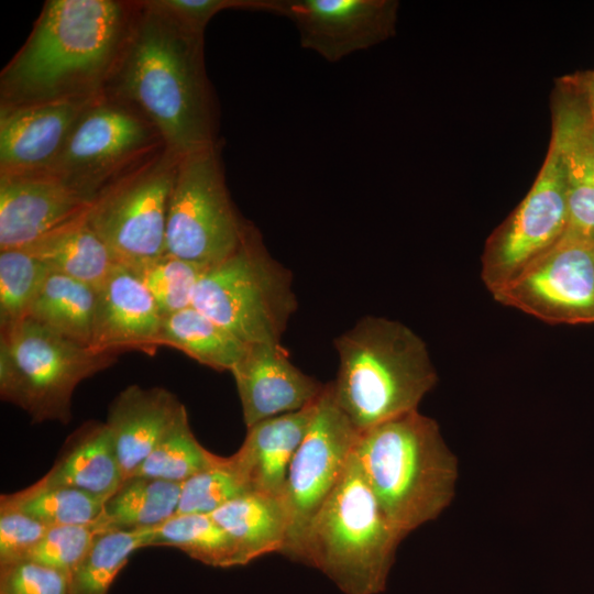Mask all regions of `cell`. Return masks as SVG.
<instances>
[{
  "mask_svg": "<svg viewBox=\"0 0 594 594\" xmlns=\"http://www.w3.org/2000/svg\"><path fill=\"white\" fill-rule=\"evenodd\" d=\"M193 306L252 344L280 342L297 301L290 273L271 256L250 224L238 249L205 270Z\"/></svg>",
  "mask_w": 594,
  "mask_h": 594,
  "instance_id": "6",
  "label": "cell"
},
{
  "mask_svg": "<svg viewBox=\"0 0 594 594\" xmlns=\"http://www.w3.org/2000/svg\"><path fill=\"white\" fill-rule=\"evenodd\" d=\"M103 95L143 117L180 156L218 142L204 34L150 0L134 1L129 33Z\"/></svg>",
  "mask_w": 594,
  "mask_h": 594,
  "instance_id": "1",
  "label": "cell"
},
{
  "mask_svg": "<svg viewBox=\"0 0 594 594\" xmlns=\"http://www.w3.org/2000/svg\"><path fill=\"white\" fill-rule=\"evenodd\" d=\"M96 99L0 106V175L46 173Z\"/></svg>",
  "mask_w": 594,
  "mask_h": 594,
  "instance_id": "15",
  "label": "cell"
},
{
  "mask_svg": "<svg viewBox=\"0 0 594 594\" xmlns=\"http://www.w3.org/2000/svg\"><path fill=\"white\" fill-rule=\"evenodd\" d=\"M96 292L90 349L116 355L125 351L154 354L161 346L163 316L138 276L118 263Z\"/></svg>",
  "mask_w": 594,
  "mask_h": 594,
  "instance_id": "17",
  "label": "cell"
},
{
  "mask_svg": "<svg viewBox=\"0 0 594 594\" xmlns=\"http://www.w3.org/2000/svg\"><path fill=\"white\" fill-rule=\"evenodd\" d=\"M245 493L246 485L229 457H221L212 466L182 482L175 515L212 514L226 503Z\"/></svg>",
  "mask_w": 594,
  "mask_h": 594,
  "instance_id": "34",
  "label": "cell"
},
{
  "mask_svg": "<svg viewBox=\"0 0 594 594\" xmlns=\"http://www.w3.org/2000/svg\"><path fill=\"white\" fill-rule=\"evenodd\" d=\"M160 345L182 351L213 370L231 371L248 344L190 306L163 318Z\"/></svg>",
  "mask_w": 594,
  "mask_h": 594,
  "instance_id": "26",
  "label": "cell"
},
{
  "mask_svg": "<svg viewBox=\"0 0 594 594\" xmlns=\"http://www.w3.org/2000/svg\"><path fill=\"white\" fill-rule=\"evenodd\" d=\"M134 1L48 0L0 75V106L103 95L125 43Z\"/></svg>",
  "mask_w": 594,
  "mask_h": 594,
  "instance_id": "2",
  "label": "cell"
},
{
  "mask_svg": "<svg viewBox=\"0 0 594 594\" xmlns=\"http://www.w3.org/2000/svg\"><path fill=\"white\" fill-rule=\"evenodd\" d=\"M116 354L98 353L26 318L0 333V396L33 422L72 419V397L86 378L111 366Z\"/></svg>",
  "mask_w": 594,
  "mask_h": 594,
  "instance_id": "7",
  "label": "cell"
},
{
  "mask_svg": "<svg viewBox=\"0 0 594 594\" xmlns=\"http://www.w3.org/2000/svg\"><path fill=\"white\" fill-rule=\"evenodd\" d=\"M246 427L315 403L324 385L295 366L280 342L248 344L230 371Z\"/></svg>",
  "mask_w": 594,
  "mask_h": 594,
  "instance_id": "16",
  "label": "cell"
},
{
  "mask_svg": "<svg viewBox=\"0 0 594 594\" xmlns=\"http://www.w3.org/2000/svg\"><path fill=\"white\" fill-rule=\"evenodd\" d=\"M124 481L112 437L106 425L89 420L65 441L44 485L68 486L107 499Z\"/></svg>",
  "mask_w": 594,
  "mask_h": 594,
  "instance_id": "22",
  "label": "cell"
},
{
  "mask_svg": "<svg viewBox=\"0 0 594 594\" xmlns=\"http://www.w3.org/2000/svg\"><path fill=\"white\" fill-rule=\"evenodd\" d=\"M568 227L566 176L558 143L518 207L491 234L482 255V280L493 295L550 249Z\"/></svg>",
  "mask_w": 594,
  "mask_h": 594,
  "instance_id": "11",
  "label": "cell"
},
{
  "mask_svg": "<svg viewBox=\"0 0 594 594\" xmlns=\"http://www.w3.org/2000/svg\"><path fill=\"white\" fill-rule=\"evenodd\" d=\"M153 6L187 28L202 33L218 12L227 9L266 11L278 14L280 0H150Z\"/></svg>",
  "mask_w": 594,
  "mask_h": 594,
  "instance_id": "37",
  "label": "cell"
},
{
  "mask_svg": "<svg viewBox=\"0 0 594 594\" xmlns=\"http://www.w3.org/2000/svg\"><path fill=\"white\" fill-rule=\"evenodd\" d=\"M560 148L568 191V227L594 240V117L576 98H561L552 119V135Z\"/></svg>",
  "mask_w": 594,
  "mask_h": 594,
  "instance_id": "21",
  "label": "cell"
},
{
  "mask_svg": "<svg viewBox=\"0 0 594 594\" xmlns=\"http://www.w3.org/2000/svg\"><path fill=\"white\" fill-rule=\"evenodd\" d=\"M97 531L92 525L50 527L25 560L57 569L70 576L91 546Z\"/></svg>",
  "mask_w": 594,
  "mask_h": 594,
  "instance_id": "35",
  "label": "cell"
},
{
  "mask_svg": "<svg viewBox=\"0 0 594 594\" xmlns=\"http://www.w3.org/2000/svg\"><path fill=\"white\" fill-rule=\"evenodd\" d=\"M354 452L387 519L405 538L451 504L458 459L439 425L418 410L360 433Z\"/></svg>",
  "mask_w": 594,
  "mask_h": 594,
  "instance_id": "4",
  "label": "cell"
},
{
  "mask_svg": "<svg viewBox=\"0 0 594 594\" xmlns=\"http://www.w3.org/2000/svg\"><path fill=\"white\" fill-rule=\"evenodd\" d=\"M127 267L150 292L163 318L193 306L197 284L207 268L167 253Z\"/></svg>",
  "mask_w": 594,
  "mask_h": 594,
  "instance_id": "33",
  "label": "cell"
},
{
  "mask_svg": "<svg viewBox=\"0 0 594 594\" xmlns=\"http://www.w3.org/2000/svg\"><path fill=\"white\" fill-rule=\"evenodd\" d=\"M360 432L334 402L330 383L318 399L309 429L289 465L284 502L289 518L286 557L300 562L312 518L341 477Z\"/></svg>",
  "mask_w": 594,
  "mask_h": 594,
  "instance_id": "12",
  "label": "cell"
},
{
  "mask_svg": "<svg viewBox=\"0 0 594 594\" xmlns=\"http://www.w3.org/2000/svg\"><path fill=\"white\" fill-rule=\"evenodd\" d=\"M96 298L95 287L52 271L28 318L90 348Z\"/></svg>",
  "mask_w": 594,
  "mask_h": 594,
  "instance_id": "27",
  "label": "cell"
},
{
  "mask_svg": "<svg viewBox=\"0 0 594 594\" xmlns=\"http://www.w3.org/2000/svg\"><path fill=\"white\" fill-rule=\"evenodd\" d=\"M183 404L166 388L133 384L110 403L106 425L113 440L124 480L156 447Z\"/></svg>",
  "mask_w": 594,
  "mask_h": 594,
  "instance_id": "20",
  "label": "cell"
},
{
  "mask_svg": "<svg viewBox=\"0 0 594 594\" xmlns=\"http://www.w3.org/2000/svg\"><path fill=\"white\" fill-rule=\"evenodd\" d=\"M397 2L389 0H280L302 48L330 63L367 50L393 35Z\"/></svg>",
  "mask_w": 594,
  "mask_h": 594,
  "instance_id": "14",
  "label": "cell"
},
{
  "mask_svg": "<svg viewBox=\"0 0 594 594\" xmlns=\"http://www.w3.org/2000/svg\"><path fill=\"white\" fill-rule=\"evenodd\" d=\"M220 458L208 451L196 439L183 405L165 435L131 476L182 483L215 465Z\"/></svg>",
  "mask_w": 594,
  "mask_h": 594,
  "instance_id": "31",
  "label": "cell"
},
{
  "mask_svg": "<svg viewBox=\"0 0 594 594\" xmlns=\"http://www.w3.org/2000/svg\"><path fill=\"white\" fill-rule=\"evenodd\" d=\"M182 483L131 476L103 505L92 525L97 532L154 528L176 514Z\"/></svg>",
  "mask_w": 594,
  "mask_h": 594,
  "instance_id": "25",
  "label": "cell"
},
{
  "mask_svg": "<svg viewBox=\"0 0 594 594\" xmlns=\"http://www.w3.org/2000/svg\"><path fill=\"white\" fill-rule=\"evenodd\" d=\"M23 249L46 263L53 272L95 288L118 264L109 248L89 226L86 212Z\"/></svg>",
  "mask_w": 594,
  "mask_h": 594,
  "instance_id": "24",
  "label": "cell"
},
{
  "mask_svg": "<svg viewBox=\"0 0 594 594\" xmlns=\"http://www.w3.org/2000/svg\"><path fill=\"white\" fill-rule=\"evenodd\" d=\"M334 402L361 433L410 411L438 381L424 340L404 323L367 316L334 341Z\"/></svg>",
  "mask_w": 594,
  "mask_h": 594,
  "instance_id": "3",
  "label": "cell"
},
{
  "mask_svg": "<svg viewBox=\"0 0 594 594\" xmlns=\"http://www.w3.org/2000/svg\"><path fill=\"white\" fill-rule=\"evenodd\" d=\"M493 297L548 323H594V240L565 230Z\"/></svg>",
  "mask_w": 594,
  "mask_h": 594,
  "instance_id": "13",
  "label": "cell"
},
{
  "mask_svg": "<svg viewBox=\"0 0 594 594\" xmlns=\"http://www.w3.org/2000/svg\"><path fill=\"white\" fill-rule=\"evenodd\" d=\"M166 145L138 112L105 95L82 112L46 173L90 205L102 191Z\"/></svg>",
  "mask_w": 594,
  "mask_h": 594,
  "instance_id": "8",
  "label": "cell"
},
{
  "mask_svg": "<svg viewBox=\"0 0 594 594\" xmlns=\"http://www.w3.org/2000/svg\"><path fill=\"white\" fill-rule=\"evenodd\" d=\"M593 117H594V110H593Z\"/></svg>",
  "mask_w": 594,
  "mask_h": 594,
  "instance_id": "39",
  "label": "cell"
},
{
  "mask_svg": "<svg viewBox=\"0 0 594 594\" xmlns=\"http://www.w3.org/2000/svg\"><path fill=\"white\" fill-rule=\"evenodd\" d=\"M106 499L68 486L44 485L1 495L0 506L18 509L48 527L94 525L101 516Z\"/></svg>",
  "mask_w": 594,
  "mask_h": 594,
  "instance_id": "30",
  "label": "cell"
},
{
  "mask_svg": "<svg viewBox=\"0 0 594 594\" xmlns=\"http://www.w3.org/2000/svg\"><path fill=\"white\" fill-rule=\"evenodd\" d=\"M318 399L248 428L242 446L229 458L250 493L284 498L290 462L309 429Z\"/></svg>",
  "mask_w": 594,
  "mask_h": 594,
  "instance_id": "19",
  "label": "cell"
},
{
  "mask_svg": "<svg viewBox=\"0 0 594 594\" xmlns=\"http://www.w3.org/2000/svg\"><path fill=\"white\" fill-rule=\"evenodd\" d=\"M250 224L229 195L220 144L182 155L168 205L165 253L209 267L238 249Z\"/></svg>",
  "mask_w": 594,
  "mask_h": 594,
  "instance_id": "9",
  "label": "cell"
},
{
  "mask_svg": "<svg viewBox=\"0 0 594 594\" xmlns=\"http://www.w3.org/2000/svg\"><path fill=\"white\" fill-rule=\"evenodd\" d=\"M180 155L167 147L102 191L86 219L116 261L134 265L165 253L167 212Z\"/></svg>",
  "mask_w": 594,
  "mask_h": 594,
  "instance_id": "10",
  "label": "cell"
},
{
  "mask_svg": "<svg viewBox=\"0 0 594 594\" xmlns=\"http://www.w3.org/2000/svg\"><path fill=\"white\" fill-rule=\"evenodd\" d=\"M88 207L52 175H0V250L26 248Z\"/></svg>",
  "mask_w": 594,
  "mask_h": 594,
  "instance_id": "18",
  "label": "cell"
},
{
  "mask_svg": "<svg viewBox=\"0 0 594 594\" xmlns=\"http://www.w3.org/2000/svg\"><path fill=\"white\" fill-rule=\"evenodd\" d=\"M154 528L97 532L70 573V594H108L131 554L152 543Z\"/></svg>",
  "mask_w": 594,
  "mask_h": 594,
  "instance_id": "29",
  "label": "cell"
},
{
  "mask_svg": "<svg viewBox=\"0 0 594 594\" xmlns=\"http://www.w3.org/2000/svg\"><path fill=\"white\" fill-rule=\"evenodd\" d=\"M48 528L18 509L0 506V566L25 560Z\"/></svg>",
  "mask_w": 594,
  "mask_h": 594,
  "instance_id": "38",
  "label": "cell"
},
{
  "mask_svg": "<svg viewBox=\"0 0 594 594\" xmlns=\"http://www.w3.org/2000/svg\"><path fill=\"white\" fill-rule=\"evenodd\" d=\"M151 546L179 549L211 566L244 565L235 542L209 514L174 515L154 527Z\"/></svg>",
  "mask_w": 594,
  "mask_h": 594,
  "instance_id": "28",
  "label": "cell"
},
{
  "mask_svg": "<svg viewBox=\"0 0 594 594\" xmlns=\"http://www.w3.org/2000/svg\"><path fill=\"white\" fill-rule=\"evenodd\" d=\"M403 539L383 513L353 451L308 526L300 562L319 569L344 594H380Z\"/></svg>",
  "mask_w": 594,
  "mask_h": 594,
  "instance_id": "5",
  "label": "cell"
},
{
  "mask_svg": "<svg viewBox=\"0 0 594 594\" xmlns=\"http://www.w3.org/2000/svg\"><path fill=\"white\" fill-rule=\"evenodd\" d=\"M210 515L235 542L244 564L268 553H284L289 518L283 497L245 493Z\"/></svg>",
  "mask_w": 594,
  "mask_h": 594,
  "instance_id": "23",
  "label": "cell"
},
{
  "mask_svg": "<svg viewBox=\"0 0 594 594\" xmlns=\"http://www.w3.org/2000/svg\"><path fill=\"white\" fill-rule=\"evenodd\" d=\"M0 594H70V576L32 560L0 566Z\"/></svg>",
  "mask_w": 594,
  "mask_h": 594,
  "instance_id": "36",
  "label": "cell"
},
{
  "mask_svg": "<svg viewBox=\"0 0 594 594\" xmlns=\"http://www.w3.org/2000/svg\"><path fill=\"white\" fill-rule=\"evenodd\" d=\"M51 272L25 249L0 250V333L28 318Z\"/></svg>",
  "mask_w": 594,
  "mask_h": 594,
  "instance_id": "32",
  "label": "cell"
}]
</instances>
